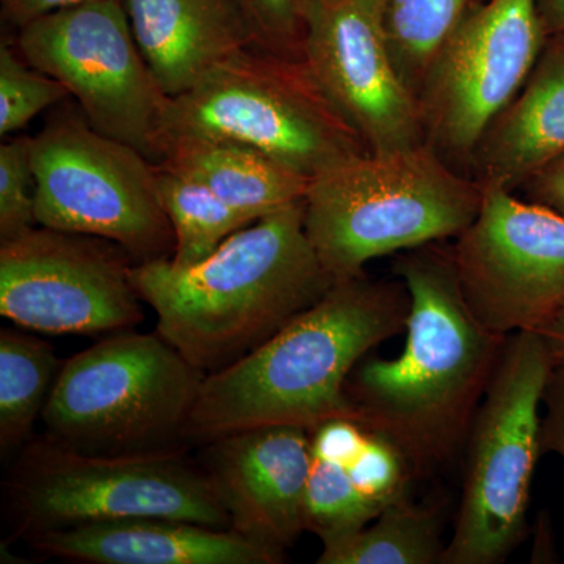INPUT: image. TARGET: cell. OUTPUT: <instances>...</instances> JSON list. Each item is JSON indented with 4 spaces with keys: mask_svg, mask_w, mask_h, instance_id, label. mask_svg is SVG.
I'll return each instance as SVG.
<instances>
[{
    "mask_svg": "<svg viewBox=\"0 0 564 564\" xmlns=\"http://www.w3.org/2000/svg\"><path fill=\"white\" fill-rule=\"evenodd\" d=\"M393 272L410 293L403 350L393 359L364 358L347 393L356 421L399 445L422 478L466 444L508 336L475 317L452 248L404 251Z\"/></svg>",
    "mask_w": 564,
    "mask_h": 564,
    "instance_id": "6da1fadb",
    "label": "cell"
},
{
    "mask_svg": "<svg viewBox=\"0 0 564 564\" xmlns=\"http://www.w3.org/2000/svg\"><path fill=\"white\" fill-rule=\"evenodd\" d=\"M410 293L403 282L366 274L336 281L313 306L239 361L204 378L185 440L202 445L262 425L306 430L355 419L347 381L377 345L404 332Z\"/></svg>",
    "mask_w": 564,
    "mask_h": 564,
    "instance_id": "7a4b0ae2",
    "label": "cell"
},
{
    "mask_svg": "<svg viewBox=\"0 0 564 564\" xmlns=\"http://www.w3.org/2000/svg\"><path fill=\"white\" fill-rule=\"evenodd\" d=\"M158 333L204 373L269 340L336 284L304 229V202L259 218L193 265L133 263Z\"/></svg>",
    "mask_w": 564,
    "mask_h": 564,
    "instance_id": "3957f363",
    "label": "cell"
},
{
    "mask_svg": "<svg viewBox=\"0 0 564 564\" xmlns=\"http://www.w3.org/2000/svg\"><path fill=\"white\" fill-rule=\"evenodd\" d=\"M484 188L429 144L359 152L311 180L304 229L334 280L381 256L456 239L480 210Z\"/></svg>",
    "mask_w": 564,
    "mask_h": 564,
    "instance_id": "277c9868",
    "label": "cell"
},
{
    "mask_svg": "<svg viewBox=\"0 0 564 564\" xmlns=\"http://www.w3.org/2000/svg\"><path fill=\"white\" fill-rule=\"evenodd\" d=\"M204 378L158 332L111 334L63 362L41 415L43 436L85 455L187 448Z\"/></svg>",
    "mask_w": 564,
    "mask_h": 564,
    "instance_id": "5b68a950",
    "label": "cell"
},
{
    "mask_svg": "<svg viewBox=\"0 0 564 564\" xmlns=\"http://www.w3.org/2000/svg\"><path fill=\"white\" fill-rule=\"evenodd\" d=\"M14 538L132 518L231 529V518L187 448L141 455H85L33 437L3 484ZM232 530V529H231Z\"/></svg>",
    "mask_w": 564,
    "mask_h": 564,
    "instance_id": "8992f818",
    "label": "cell"
},
{
    "mask_svg": "<svg viewBox=\"0 0 564 564\" xmlns=\"http://www.w3.org/2000/svg\"><path fill=\"white\" fill-rule=\"evenodd\" d=\"M173 135L245 144L310 180L367 151L306 63L258 46L237 52L191 90L169 98L162 148Z\"/></svg>",
    "mask_w": 564,
    "mask_h": 564,
    "instance_id": "52a82bcc",
    "label": "cell"
},
{
    "mask_svg": "<svg viewBox=\"0 0 564 564\" xmlns=\"http://www.w3.org/2000/svg\"><path fill=\"white\" fill-rule=\"evenodd\" d=\"M552 369L540 334L508 336L466 440L462 502L441 564H500L524 540Z\"/></svg>",
    "mask_w": 564,
    "mask_h": 564,
    "instance_id": "ba28073f",
    "label": "cell"
},
{
    "mask_svg": "<svg viewBox=\"0 0 564 564\" xmlns=\"http://www.w3.org/2000/svg\"><path fill=\"white\" fill-rule=\"evenodd\" d=\"M36 225L120 245L135 263L172 258L158 166L84 115H58L31 140Z\"/></svg>",
    "mask_w": 564,
    "mask_h": 564,
    "instance_id": "9c48e42d",
    "label": "cell"
},
{
    "mask_svg": "<svg viewBox=\"0 0 564 564\" xmlns=\"http://www.w3.org/2000/svg\"><path fill=\"white\" fill-rule=\"evenodd\" d=\"M17 50L65 85L96 131L161 162L169 96L141 54L122 0L88 2L29 22Z\"/></svg>",
    "mask_w": 564,
    "mask_h": 564,
    "instance_id": "30bf717a",
    "label": "cell"
},
{
    "mask_svg": "<svg viewBox=\"0 0 564 564\" xmlns=\"http://www.w3.org/2000/svg\"><path fill=\"white\" fill-rule=\"evenodd\" d=\"M547 39L536 0L477 3L423 77L425 143L451 165L470 162L491 122L529 79Z\"/></svg>",
    "mask_w": 564,
    "mask_h": 564,
    "instance_id": "8fae6325",
    "label": "cell"
},
{
    "mask_svg": "<svg viewBox=\"0 0 564 564\" xmlns=\"http://www.w3.org/2000/svg\"><path fill=\"white\" fill-rule=\"evenodd\" d=\"M131 259L99 237L32 228L0 242V314L31 332H128L143 318Z\"/></svg>",
    "mask_w": 564,
    "mask_h": 564,
    "instance_id": "7c38bea8",
    "label": "cell"
},
{
    "mask_svg": "<svg viewBox=\"0 0 564 564\" xmlns=\"http://www.w3.org/2000/svg\"><path fill=\"white\" fill-rule=\"evenodd\" d=\"M452 256L464 299L492 333L540 332L564 306V217L516 192L484 188Z\"/></svg>",
    "mask_w": 564,
    "mask_h": 564,
    "instance_id": "4fadbf2b",
    "label": "cell"
},
{
    "mask_svg": "<svg viewBox=\"0 0 564 564\" xmlns=\"http://www.w3.org/2000/svg\"><path fill=\"white\" fill-rule=\"evenodd\" d=\"M303 62L367 151L425 144L421 102L389 46L386 0H311Z\"/></svg>",
    "mask_w": 564,
    "mask_h": 564,
    "instance_id": "5bb4252c",
    "label": "cell"
},
{
    "mask_svg": "<svg viewBox=\"0 0 564 564\" xmlns=\"http://www.w3.org/2000/svg\"><path fill=\"white\" fill-rule=\"evenodd\" d=\"M196 458L237 533L288 551L306 532L304 497L313 467L310 430H240L202 445Z\"/></svg>",
    "mask_w": 564,
    "mask_h": 564,
    "instance_id": "9a60e30c",
    "label": "cell"
},
{
    "mask_svg": "<svg viewBox=\"0 0 564 564\" xmlns=\"http://www.w3.org/2000/svg\"><path fill=\"white\" fill-rule=\"evenodd\" d=\"M43 554L90 564H281L288 554L231 529L132 518L29 538Z\"/></svg>",
    "mask_w": 564,
    "mask_h": 564,
    "instance_id": "2e32d148",
    "label": "cell"
},
{
    "mask_svg": "<svg viewBox=\"0 0 564 564\" xmlns=\"http://www.w3.org/2000/svg\"><path fill=\"white\" fill-rule=\"evenodd\" d=\"M144 61L169 98L254 41L234 0H122Z\"/></svg>",
    "mask_w": 564,
    "mask_h": 564,
    "instance_id": "e0dca14e",
    "label": "cell"
},
{
    "mask_svg": "<svg viewBox=\"0 0 564 564\" xmlns=\"http://www.w3.org/2000/svg\"><path fill=\"white\" fill-rule=\"evenodd\" d=\"M563 155L564 35H554L513 101L478 141L470 165L481 188L516 192Z\"/></svg>",
    "mask_w": 564,
    "mask_h": 564,
    "instance_id": "ac0fdd59",
    "label": "cell"
},
{
    "mask_svg": "<svg viewBox=\"0 0 564 564\" xmlns=\"http://www.w3.org/2000/svg\"><path fill=\"white\" fill-rule=\"evenodd\" d=\"M155 165L202 182L256 220L304 202L311 184L310 177L254 148L198 135L166 137Z\"/></svg>",
    "mask_w": 564,
    "mask_h": 564,
    "instance_id": "d6986e66",
    "label": "cell"
},
{
    "mask_svg": "<svg viewBox=\"0 0 564 564\" xmlns=\"http://www.w3.org/2000/svg\"><path fill=\"white\" fill-rule=\"evenodd\" d=\"M445 544L443 516L411 494L384 508L351 536L323 545L318 564H441Z\"/></svg>",
    "mask_w": 564,
    "mask_h": 564,
    "instance_id": "ffe728a7",
    "label": "cell"
},
{
    "mask_svg": "<svg viewBox=\"0 0 564 564\" xmlns=\"http://www.w3.org/2000/svg\"><path fill=\"white\" fill-rule=\"evenodd\" d=\"M63 362L54 348L20 328L0 332V452L2 458L32 441Z\"/></svg>",
    "mask_w": 564,
    "mask_h": 564,
    "instance_id": "44dd1931",
    "label": "cell"
},
{
    "mask_svg": "<svg viewBox=\"0 0 564 564\" xmlns=\"http://www.w3.org/2000/svg\"><path fill=\"white\" fill-rule=\"evenodd\" d=\"M158 166V192L162 209L172 223L177 265L203 261L234 232L256 221L229 206L202 182Z\"/></svg>",
    "mask_w": 564,
    "mask_h": 564,
    "instance_id": "7402d4cb",
    "label": "cell"
},
{
    "mask_svg": "<svg viewBox=\"0 0 564 564\" xmlns=\"http://www.w3.org/2000/svg\"><path fill=\"white\" fill-rule=\"evenodd\" d=\"M481 0H386V32L404 82L417 95L456 25Z\"/></svg>",
    "mask_w": 564,
    "mask_h": 564,
    "instance_id": "603a6c76",
    "label": "cell"
},
{
    "mask_svg": "<svg viewBox=\"0 0 564 564\" xmlns=\"http://www.w3.org/2000/svg\"><path fill=\"white\" fill-rule=\"evenodd\" d=\"M383 513L352 481L347 464L325 462L313 456L306 497L304 529L323 545L351 536Z\"/></svg>",
    "mask_w": 564,
    "mask_h": 564,
    "instance_id": "cb8c5ba5",
    "label": "cell"
},
{
    "mask_svg": "<svg viewBox=\"0 0 564 564\" xmlns=\"http://www.w3.org/2000/svg\"><path fill=\"white\" fill-rule=\"evenodd\" d=\"M65 85L25 61L7 43L0 46V135L21 131L41 111L65 101Z\"/></svg>",
    "mask_w": 564,
    "mask_h": 564,
    "instance_id": "d4e9b609",
    "label": "cell"
},
{
    "mask_svg": "<svg viewBox=\"0 0 564 564\" xmlns=\"http://www.w3.org/2000/svg\"><path fill=\"white\" fill-rule=\"evenodd\" d=\"M32 137L0 144V242L35 228Z\"/></svg>",
    "mask_w": 564,
    "mask_h": 564,
    "instance_id": "484cf974",
    "label": "cell"
},
{
    "mask_svg": "<svg viewBox=\"0 0 564 564\" xmlns=\"http://www.w3.org/2000/svg\"><path fill=\"white\" fill-rule=\"evenodd\" d=\"M261 50L303 61L311 0H234Z\"/></svg>",
    "mask_w": 564,
    "mask_h": 564,
    "instance_id": "4316f807",
    "label": "cell"
},
{
    "mask_svg": "<svg viewBox=\"0 0 564 564\" xmlns=\"http://www.w3.org/2000/svg\"><path fill=\"white\" fill-rule=\"evenodd\" d=\"M545 414L541 417V455L556 454L564 459V364H556L543 393Z\"/></svg>",
    "mask_w": 564,
    "mask_h": 564,
    "instance_id": "83f0119b",
    "label": "cell"
},
{
    "mask_svg": "<svg viewBox=\"0 0 564 564\" xmlns=\"http://www.w3.org/2000/svg\"><path fill=\"white\" fill-rule=\"evenodd\" d=\"M524 192V199L540 204L564 217V155L556 159L524 182L516 192Z\"/></svg>",
    "mask_w": 564,
    "mask_h": 564,
    "instance_id": "f1b7e54d",
    "label": "cell"
},
{
    "mask_svg": "<svg viewBox=\"0 0 564 564\" xmlns=\"http://www.w3.org/2000/svg\"><path fill=\"white\" fill-rule=\"evenodd\" d=\"M88 2L98 0H2V18L14 28L21 29L46 14Z\"/></svg>",
    "mask_w": 564,
    "mask_h": 564,
    "instance_id": "f546056e",
    "label": "cell"
},
{
    "mask_svg": "<svg viewBox=\"0 0 564 564\" xmlns=\"http://www.w3.org/2000/svg\"><path fill=\"white\" fill-rule=\"evenodd\" d=\"M536 333L543 337L554 366L556 364H564V306L547 325H544Z\"/></svg>",
    "mask_w": 564,
    "mask_h": 564,
    "instance_id": "4dcf8cb0",
    "label": "cell"
},
{
    "mask_svg": "<svg viewBox=\"0 0 564 564\" xmlns=\"http://www.w3.org/2000/svg\"><path fill=\"white\" fill-rule=\"evenodd\" d=\"M547 36L564 35V0H536Z\"/></svg>",
    "mask_w": 564,
    "mask_h": 564,
    "instance_id": "1f68e13d",
    "label": "cell"
}]
</instances>
